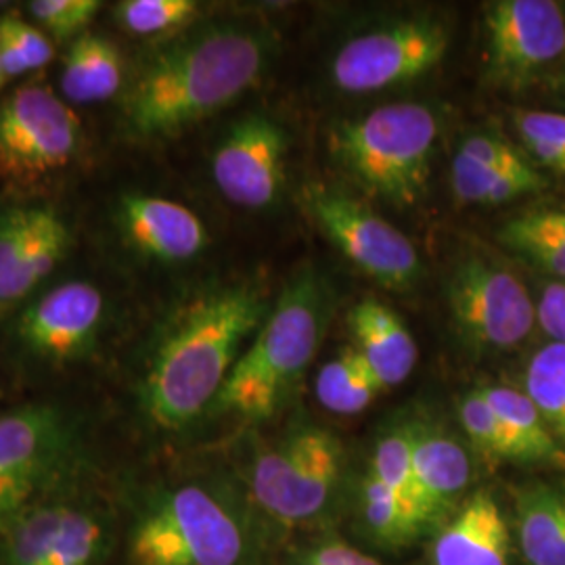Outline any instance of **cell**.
I'll use <instances>...</instances> for the list:
<instances>
[{
	"instance_id": "6da1fadb",
	"label": "cell",
	"mask_w": 565,
	"mask_h": 565,
	"mask_svg": "<svg viewBox=\"0 0 565 565\" xmlns=\"http://www.w3.org/2000/svg\"><path fill=\"white\" fill-rule=\"evenodd\" d=\"M266 312L263 291L249 285L205 291L181 308L142 373L139 401L147 419L177 431L212 408Z\"/></svg>"
},
{
	"instance_id": "7a4b0ae2",
	"label": "cell",
	"mask_w": 565,
	"mask_h": 565,
	"mask_svg": "<svg viewBox=\"0 0 565 565\" xmlns=\"http://www.w3.org/2000/svg\"><path fill=\"white\" fill-rule=\"evenodd\" d=\"M266 60L268 39L258 30L237 23L200 30L145 63L124 97V121L141 139L177 135L239 99Z\"/></svg>"
},
{
	"instance_id": "3957f363",
	"label": "cell",
	"mask_w": 565,
	"mask_h": 565,
	"mask_svg": "<svg viewBox=\"0 0 565 565\" xmlns=\"http://www.w3.org/2000/svg\"><path fill=\"white\" fill-rule=\"evenodd\" d=\"M323 315V291L312 275L289 282L210 411L249 422L273 417L321 343Z\"/></svg>"
},
{
	"instance_id": "277c9868",
	"label": "cell",
	"mask_w": 565,
	"mask_h": 565,
	"mask_svg": "<svg viewBox=\"0 0 565 565\" xmlns=\"http://www.w3.org/2000/svg\"><path fill=\"white\" fill-rule=\"evenodd\" d=\"M438 130V118L427 105L390 103L338 124L329 142L335 160L364 191L413 205L427 189Z\"/></svg>"
},
{
	"instance_id": "5b68a950",
	"label": "cell",
	"mask_w": 565,
	"mask_h": 565,
	"mask_svg": "<svg viewBox=\"0 0 565 565\" xmlns=\"http://www.w3.org/2000/svg\"><path fill=\"white\" fill-rule=\"evenodd\" d=\"M245 557L239 515L203 486L153 494L128 530L130 565H243Z\"/></svg>"
},
{
	"instance_id": "8992f818",
	"label": "cell",
	"mask_w": 565,
	"mask_h": 565,
	"mask_svg": "<svg viewBox=\"0 0 565 565\" xmlns=\"http://www.w3.org/2000/svg\"><path fill=\"white\" fill-rule=\"evenodd\" d=\"M81 463V427L60 406L28 404L0 415V524L74 484Z\"/></svg>"
},
{
	"instance_id": "52a82bcc",
	"label": "cell",
	"mask_w": 565,
	"mask_h": 565,
	"mask_svg": "<svg viewBox=\"0 0 565 565\" xmlns=\"http://www.w3.org/2000/svg\"><path fill=\"white\" fill-rule=\"evenodd\" d=\"M114 532L111 511L70 486L0 524V565H105Z\"/></svg>"
},
{
	"instance_id": "ba28073f",
	"label": "cell",
	"mask_w": 565,
	"mask_h": 565,
	"mask_svg": "<svg viewBox=\"0 0 565 565\" xmlns=\"http://www.w3.org/2000/svg\"><path fill=\"white\" fill-rule=\"evenodd\" d=\"M82 147V121L44 84H23L0 102V179L32 189L63 172Z\"/></svg>"
},
{
	"instance_id": "9c48e42d",
	"label": "cell",
	"mask_w": 565,
	"mask_h": 565,
	"mask_svg": "<svg viewBox=\"0 0 565 565\" xmlns=\"http://www.w3.org/2000/svg\"><path fill=\"white\" fill-rule=\"evenodd\" d=\"M340 473V443L323 429H302L256 457L249 488L266 515L281 524H300L323 511Z\"/></svg>"
},
{
	"instance_id": "30bf717a",
	"label": "cell",
	"mask_w": 565,
	"mask_h": 565,
	"mask_svg": "<svg viewBox=\"0 0 565 565\" xmlns=\"http://www.w3.org/2000/svg\"><path fill=\"white\" fill-rule=\"evenodd\" d=\"M302 193L315 223L366 277L390 289H408L419 279L422 260L413 242L366 203L327 184Z\"/></svg>"
},
{
	"instance_id": "8fae6325",
	"label": "cell",
	"mask_w": 565,
	"mask_h": 565,
	"mask_svg": "<svg viewBox=\"0 0 565 565\" xmlns=\"http://www.w3.org/2000/svg\"><path fill=\"white\" fill-rule=\"evenodd\" d=\"M446 49L448 34L438 21H401L345 42L331 76L345 93H373L419 78L443 61Z\"/></svg>"
},
{
	"instance_id": "7c38bea8",
	"label": "cell",
	"mask_w": 565,
	"mask_h": 565,
	"mask_svg": "<svg viewBox=\"0 0 565 565\" xmlns=\"http://www.w3.org/2000/svg\"><path fill=\"white\" fill-rule=\"evenodd\" d=\"M448 303L465 335L488 348L524 342L536 321V308L522 281L480 258L465 260L452 273Z\"/></svg>"
},
{
	"instance_id": "4fadbf2b",
	"label": "cell",
	"mask_w": 565,
	"mask_h": 565,
	"mask_svg": "<svg viewBox=\"0 0 565 565\" xmlns=\"http://www.w3.org/2000/svg\"><path fill=\"white\" fill-rule=\"evenodd\" d=\"M287 139L277 121L254 114L235 121L212 158V177L224 198L260 210L279 198Z\"/></svg>"
},
{
	"instance_id": "5bb4252c",
	"label": "cell",
	"mask_w": 565,
	"mask_h": 565,
	"mask_svg": "<svg viewBox=\"0 0 565 565\" xmlns=\"http://www.w3.org/2000/svg\"><path fill=\"white\" fill-rule=\"evenodd\" d=\"M105 323V296L93 282L53 287L21 312L20 342L39 359L70 363L86 356Z\"/></svg>"
},
{
	"instance_id": "9a60e30c",
	"label": "cell",
	"mask_w": 565,
	"mask_h": 565,
	"mask_svg": "<svg viewBox=\"0 0 565 565\" xmlns=\"http://www.w3.org/2000/svg\"><path fill=\"white\" fill-rule=\"evenodd\" d=\"M490 67L522 81L565 51V18L551 0H499L486 13Z\"/></svg>"
},
{
	"instance_id": "2e32d148",
	"label": "cell",
	"mask_w": 565,
	"mask_h": 565,
	"mask_svg": "<svg viewBox=\"0 0 565 565\" xmlns=\"http://www.w3.org/2000/svg\"><path fill=\"white\" fill-rule=\"evenodd\" d=\"M116 223L132 249L162 263L191 260L210 245V233L191 207L158 195H124Z\"/></svg>"
},
{
	"instance_id": "e0dca14e",
	"label": "cell",
	"mask_w": 565,
	"mask_h": 565,
	"mask_svg": "<svg viewBox=\"0 0 565 565\" xmlns=\"http://www.w3.org/2000/svg\"><path fill=\"white\" fill-rule=\"evenodd\" d=\"M471 480L463 446L438 431H413V492L425 525L452 511Z\"/></svg>"
},
{
	"instance_id": "ac0fdd59",
	"label": "cell",
	"mask_w": 565,
	"mask_h": 565,
	"mask_svg": "<svg viewBox=\"0 0 565 565\" xmlns=\"http://www.w3.org/2000/svg\"><path fill=\"white\" fill-rule=\"evenodd\" d=\"M509 546L501 507L488 492H478L443 527L431 559L434 565H509Z\"/></svg>"
},
{
	"instance_id": "d6986e66",
	"label": "cell",
	"mask_w": 565,
	"mask_h": 565,
	"mask_svg": "<svg viewBox=\"0 0 565 565\" xmlns=\"http://www.w3.org/2000/svg\"><path fill=\"white\" fill-rule=\"evenodd\" d=\"M348 324L359 343L356 350L382 390L403 384L413 373L419 359L417 342L392 308L366 298L350 310Z\"/></svg>"
},
{
	"instance_id": "ffe728a7",
	"label": "cell",
	"mask_w": 565,
	"mask_h": 565,
	"mask_svg": "<svg viewBox=\"0 0 565 565\" xmlns=\"http://www.w3.org/2000/svg\"><path fill=\"white\" fill-rule=\"evenodd\" d=\"M60 84L65 102L74 105L116 97L124 84V61L118 46L102 34L84 32L65 53Z\"/></svg>"
},
{
	"instance_id": "44dd1931",
	"label": "cell",
	"mask_w": 565,
	"mask_h": 565,
	"mask_svg": "<svg viewBox=\"0 0 565 565\" xmlns=\"http://www.w3.org/2000/svg\"><path fill=\"white\" fill-rule=\"evenodd\" d=\"M518 536L530 565H565V492L532 488L518 497Z\"/></svg>"
},
{
	"instance_id": "7402d4cb",
	"label": "cell",
	"mask_w": 565,
	"mask_h": 565,
	"mask_svg": "<svg viewBox=\"0 0 565 565\" xmlns=\"http://www.w3.org/2000/svg\"><path fill=\"white\" fill-rule=\"evenodd\" d=\"M505 425L507 434L522 461H548L565 465V452L548 429L541 411L525 392L509 385H490L480 390Z\"/></svg>"
},
{
	"instance_id": "603a6c76",
	"label": "cell",
	"mask_w": 565,
	"mask_h": 565,
	"mask_svg": "<svg viewBox=\"0 0 565 565\" xmlns=\"http://www.w3.org/2000/svg\"><path fill=\"white\" fill-rule=\"evenodd\" d=\"M450 184L459 202L497 205L541 191L545 181L532 163H525L522 168L497 170L473 166L455 156L450 166Z\"/></svg>"
},
{
	"instance_id": "cb8c5ba5",
	"label": "cell",
	"mask_w": 565,
	"mask_h": 565,
	"mask_svg": "<svg viewBox=\"0 0 565 565\" xmlns=\"http://www.w3.org/2000/svg\"><path fill=\"white\" fill-rule=\"evenodd\" d=\"M501 242L515 254L565 277V210H539L522 214L501 228Z\"/></svg>"
},
{
	"instance_id": "d4e9b609",
	"label": "cell",
	"mask_w": 565,
	"mask_h": 565,
	"mask_svg": "<svg viewBox=\"0 0 565 565\" xmlns=\"http://www.w3.org/2000/svg\"><path fill=\"white\" fill-rule=\"evenodd\" d=\"M315 390L319 403L338 415H356L384 392L356 348L343 350L324 364Z\"/></svg>"
},
{
	"instance_id": "484cf974",
	"label": "cell",
	"mask_w": 565,
	"mask_h": 565,
	"mask_svg": "<svg viewBox=\"0 0 565 565\" xmlns=\"http://www.w3.org/2000/svg\"><path fill=\"white\" fill-rule=\"evenodd\" d=\"M525 394L536 404L548 429L565 445V345L546 343L525 369Z\"/></svg>"
},
{
	"instance_id": "4316f807",
	"label": "cell",
	"mask_w": 565,
	"mask_h": 565,
	"mask_svg": "<svg viewBox=\"0 0 565 565\" xmlns=\"http://www.w3.org/2000/svg\"><path fill=\"white\" fill-rule=\"evenodd\" d=\"M36 205L0 210V310L21 302V270L28 258Z\"/></svg>"
},
{
	"instance_id": "83f0119b",
	"label": "cell",
	"mask_w": 565,
	"mask_h": 565,
	"mask_svg": "<svg viewBox=\"0 0 565 565\" xmlns=\"http://www.w3.org/2000/svg\"><path fill=\"white\" fill-rule=\"evenodd\" d=\"M363 503L366 524L384 543L403 545L424 530L415 507L390 492L373 476L364 482Z\"/></svg>"
},
{
	"instance_id": "f1b7e54d",
	"label": "cell",
	"mask_w": 565,
	"mask_h": 565,
	"mask_svg": "<svg viewBox=\"0 0 565 565\" xmlns=\"http://www.w3.org/2000/svg\"><path fill=\"white\" fill-rule=\"evenodd\" d=\"M195 0H124L116 7L121 28L137 36H156L193 20Z\"/></svg>"
},
{
	"instance_id": "f546056e",
	"label": "cell",
	"mask_w": 565,
	"mask_h": 565,
	"mask_svg": "<svg viewBox=\"0 0 565 565\" xmlns=\"http://www.w3.org/2000/svg\"><path fill=\"white\" fill-rule=\"evenodd\" d=\"M459 419L469 440L482 452L497 459H518V450L507 434L505 425L480 390L469 392L461 401Z\"/></svg>"
},
{
	"instance_id": "4dcf8cb0",
	"label": "cell",
	"mask_w": 565,
	"mask_h": 565,
	"mask_svg": "<svg viewBox=\"0 0 565 565\" xmlns=\"http://www.w3.org/2000/svg\"><path fill=\"white\" fill-rule=\"evenodd\" d=\"M377 482L415 507L413 492V431L403 429L385 436L375 448L371 473ZM417 511V507H415ZM419 515V513H417ZM422 520V518H419ZM424 524V522H422Z\"/></svg>"
},
{
	"instance_id": "1f68e13d",
	"label": "cell",
	"mask_w": 565,
	"mask_h": 565,
	"mask_svg": "<svg viewBox=\"0 0 565 565\" xmlns=\"http://www.w3.org/2000/svg\"><path fill=\"white\" fill-rule=\"evenodd\" d=\"M515 128L539 162L565 174V116L548 111H518Z\"/></svg>"
},
{
	"instance_id": "d6a6232c",
	"label": "cell",
	"mask_w": 565,
	"mask_h": 565,
	"mask_svg": "<svg viewBox=\"0 0 565 565\" xmlns=\"http://www.w3.org/2000/svg\"><path fill=\"white\" fill-rule=\"evenodd\" d=\"M97 0H34L28 2V13L57 41L81 39L102 9Z\"/></svg>"
},
{
	"instance_id": "836d02e7",
	"label": "cell",
	"mask_w": 565,
	"mask_h": 565,
	"mask_svg": "<svg viewBox=\"0 0 565 565\" xmlns=\"http://www.w3.org/2000/svg\"><path fill=\"white\" fill-rule=\"evenodd\" d=\"M457 158L473 163V166H480V168H497V170L522 168L527 163L518 149H513L509 142L490 137V135L467 137L457 151Z\"/></svg>"
},
{
	"instance_id": "e575fe53",
	"label": "cell",
	"mask_w": 565,
	"mask_h": 565,
	"mask_svg": "<svg viewBox=\"0 0 565 565\" xmlns=\"http://www.w3.org/2000/svg\"><path fill=\"white\" fill-rule=\"evenodd\" d=\"M0 23L9 30L13 41L18 42V49H20L23 60L28 63L30 72L41 70L55 57L53 42L42 32L39 25H32L30 21L23 20L18 13H4L0 18Z\"/></svg>"
},
{
	"instance_id": "d590c367",
	"label": "cell",
	"mask_w": 565,
	"mask_h": 565,
	"mask_svg": "<svg viewBox=\"0 0 565 565\" xmlns=\"http://www.w3.org/2000/svg\"><path fill=\"white\" fill-rule=\"evenodd\" d=\"M536 319L551 342L565 345V282H548L536 306Z\"/></svg>"
},
{
	"instance_id": "8d00e7d4",
	"label": "cell",
	"mask_w": 565,
	"mask_h": 565,
	"mask_svg": "<svg viewBox=\"0 0 565 565\" xmlns=\"http://www.w3.org/2000/svg\"><path fill=\"white\" fill-rule=\"evenodd\" d=\"M310 559L319 565H384L345 543H329V545L319 546L310 555Z\"/></svg>"
},
{
	"instance_id": "74e56055",
	"label": "cell",
	"mask_w": 565,
	"mask_h": 565,
	"mask_svg": "<svg viewBox=\"0 0 565 565\" xmlns=\"http://www.w3.org/2000/svg\"><path fill=\"white\" fill-rule=\"evenodd\" d=\"M0 63H2L7 81L20 78V76L30 72L28 63H25L20 49H18V42L13 41V36L9 34V30L2 23H0Z\"/></svg>"
},
{
	"instance_id": "f35d334b",
	"label": "cell",
	"mask_w": 565,
	"mask_h": 565,
	"mask_svg": "<svg viewBox=\"0 0 565 565\" xmlns=\"http://www.w3.org/2000/svg\"><path fill=\"white\" fill-rule=\"evenodd\" d=\"M7 76H4V70H2V63H0V90H2V86L7 84Z\"/></svg>"
},
{
	"instance_id": "ab89813d",
	"label": "cell",
	"mask_w": 565,
	"mask_h": 565,
	"mask_svg": "<svg viewBox=\"0 0 565 565\" xmlns=\"http://www.w3.org/2000/svg\"><path fill=\"white\" fill-rule=\"evenodd\" d=\"M300 565H319V564H317V562H312V559H310V557H308V559H306V562H303V564H300Z\"/></svg>"
}]
</instances>
